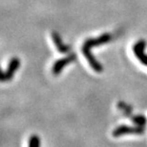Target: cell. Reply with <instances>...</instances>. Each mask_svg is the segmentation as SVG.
<instances>
[{
  "mask_svg": "<svg viewBox=\"0 0 147 147\" xmlns=\"http://www.w3.org/2000/svg\"><path fill=\"white\" fill-rule=\"evenodd\" d=\"M20 67V60L17 57L12 58V60L9 63V65L7 69L3 71L1 75V81L2 82H7V81L12 80V78L14 77V73L16 72V70Z\"/></svg>",
  "mask_w": 147,
  "mask_h": 147,
  "instance_id": "obj_3",
  "label": "cell"
},
{
  "mask_svg": "<svg viewBox=\"0 0 147 147\" xmlns=\"http://www.w3.org/2000/svg\"><path fill=\"white\" fill-rule=\"evenodd\" d=\"M144 133V127L142 126H128V125H120L113 131V137L118 138L128 134H134V135H142Z\"/></svg>",
  "mask_w": 147,
  "mask_h": 147,
  "instance_id": "obj_2",
  "label": "cell"
},
{
  "mask_svg": "<svg viewBox=\"0 0 147 147\" xmlns=\"http://www.w3.org/2000/svg\"><path fill=\"white\" fill-rule=\"evenodd\" d=\"M51 35H52V39H53V41H54L55 47H57L58 52H60V53L69 52V51H70V47L65 45L63 41H62L60 35H59L57 32H52Z\"/></svg>",
  "mask_w": 147,
  "mask_h": 147,
  "instance_id": "obj_6",
  "label": "cell"
},
{
  "mask_svg": "<svg viewBox=\"0 0 147 147\" xmlns=\"http://www.w3.org/2000/svg\"><path fill=\"white\" fill-rule=\"evenodd\" d=\"M28 147H40V139L38 136L33 135L29 138Z\"/></svg>",
  "mask_w": 147,
  "mask_h": 147,
  "instance_id": "obj_8",
  "label": "cell"
},
{
  "mask_svg": "<svg viewBox=\"0 0 147 147\" xmlns=\"http://www.w3.org/2000/svg\"><path fill=\"white\" fill-rule=\"evenodd\" d=\"M76 59H77V56L75 53H71V54H69L67 57L59 59V60H57L54 64V65H53V68H52L53 74L57 76V75H58L62 70H63V68L66 67L68 64L73 63V62L76 61Z\"/></svg>",
  "mask_w": 147,
  "mask_h": 147,
  "instance_id": "obj_4",
  "label": "cell"
},
{
  "mask_svg": "<svg viewBox=\"0 0 147 147\" xmlns=\"http://www.w3.org/2000/svg\"><path fill=\"white\" fill-rule=\"evenodd\" d=\"M132 121L136 125L144 127V125L147 123V120H146V117H144L143 115H137L132 117Z\"/></svg>",
  "mask_w": 147,
  "mask_h": 147,
  "instance_id": "obj_7",
  "label": "cell"
},
{
  "mask_svg": "<svg viewBox=\"0 0 147 147\" xmlns=\"http://www.w3.org/2000/svg\"><path fill=\"white\" fill-rule=\"evenodd\" d=\"M112 40V34L111 33H103L102 35L99 37H96V38H90L87 39L85 42L83 43L82 48H81V51H82L83 55L85 56V58L87 59L88 63L90 65V67L93 68L96 72H101L103 70L102 65L99 63L98 61H96L94 55L91 53V49H93L94 47H98V46H101L103 44L108 43L109 41Z\"/></svg>",
  "mask_w": 147,
  "mask_h": 147,
  "instance_id": "obj_1",
  "label": "cell"
},
{
  "mask_svg": "<svg viewBox=\"0 0 147 147\" xmlns=\"http://www.w3.org/2000/svg\"><path fill=\"white\" fill-rule=\"evenodd\" d=\"M145 47H146V41H144V40H139L133 47V51L137 60H139L140 63L147 67V54L144 53Z\"/></svg>",
  "mask_w": 147,
  "mask_h": 147,
  "instance_id": "obj_5",
  "label": "cell"
}]
</instances>
